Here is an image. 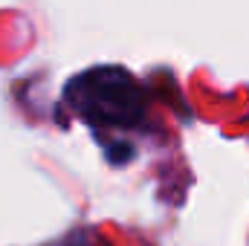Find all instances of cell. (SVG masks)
<instances>
[{"mask_svg": "<svg viewBox=\"0 0 249 246\" xmlns=\"http://www.w3.org/2000/svg\"><path fill=\"white\" fill-rule=\"evenodd\" d=\"M70 107L93 127H133L145 116L142 87L119 67H96L67 84Z\"/></svg>", "mask_w": 249, "mask_h": 246, "instance_id": "obj_1", "label": "cell"}, {"mask_svg": "<svg viewBox=\"0 0 249 246\" xmlns=\"http://www.w3.org/2000/svg\"><path fill=\"white\" fill-rule=\"evenodd\" d=\"M53 246H93V241H90V238H84V235H70L67 241L53 244Z\"/></svg>", "mask_w": 249, "mask_h": 246, "instance_id": "obj_2", "label": "cell"}]
</instances>
